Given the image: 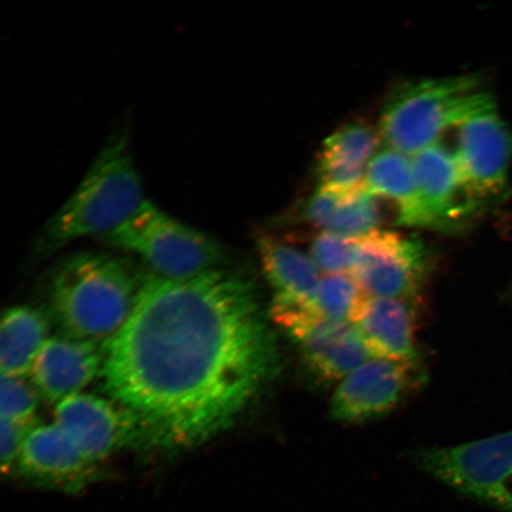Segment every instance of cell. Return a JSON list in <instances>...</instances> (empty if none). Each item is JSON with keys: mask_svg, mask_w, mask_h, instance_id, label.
Segmentation results:
<instances>
[{"mask_svg": "<svg viewBox=\"0 0 512 512\" xmlns=\"http://www.w3.org/2000/svg\"><path fill=\"white\" fill-rule=\"evenodd\" d=\"M100 379L143 441L188 451L228 430L279 373L277 343L246 275L220 268L140 281L104 347Z\"/></svg>", "mask_w": 512, "mask_h": 512, "instance_id": "cell-1", "label": "cell"}, {"mask_svg": "<svg viewBox=\"0 0 512 512\" xmlns=\"http://www.w3.org/2000/svg\"><path fill=\"white\" fill-rule=\"evenodd\" d=\"M145 201L130 134L115 132L72 196L44 223L36 252L47 255L87 236L100 239L130 219Z\"/></svg>", "mask_w": 512, "mask_h": 512, "instance_id": "cell-2", "label": "cell"}, {"mask_svg": "<svg viewBox=\"0 0 512 512\" xmlns=\"http://www.w3.org/2000/svg\"><path fill=\"white\" fill-rule=\"evenodd\" d=\"M140 281L123 259L75 254L62 261L51 277V312L63 335L102 348L130 317Z\"/></svg>", "mask_w": 512, "mask_h": 512, "instance_id": "cell-3", "label": "cell"}, {"mask_svg": "<svg viewBox=\"0 0 512 512\" xmlns=\"http://www.w3.org/2000/svg\"><path fill=\"white\" fill-rule=\"evenodd\" d=\"M491 100L476 75L403 83L384 102L381 137L389 149L414 157Z\"/></svg>", "mask_w": 512, "mask_h": 512, "instance_id": "cell-4", "label": "cell"}, {"mask_svg": "<svg viewBox=\"0 0 512 512\" xmlns=\"http://www.w3.org/2000/svg\"><path fill=\"white\" fill-rule=\"evenodd\" d=\"M107 245L136 254L166 279H189L226 268V249L200 230L146 200L130 219L100 238Z\"/></svg>", "mask_w": 512, "mask_h": 512, "instance_id": "cell-5", "label": "cell"}, {"mask_svg": "<svg viewBox=\"0 0 512 512\" xmlns=\"http://www.w3.org/2000/svg\"><path fill=\"white\" fill-rule=\"evenodd\" d=\"M416 465L459 494L512 512V431L458 446L425 448Z\"/></svg>", "mask_w": 512, "mask_h": 512, "instance_id": "cell-6", "label": "cell"}, {"mask_svg": "<svg viewBox=\"0 0 512 512\" xmlns=\"http://www.w3.org/2000/svg\"><path fill=\"white\" fill-rule=\"evenodd\" d=\"M271 317L319 380L342 381L370 357L354 324L325 317L312 303L274 298Z\"/></svg>", "mask_w": 512, "mask_h": 512, "instance_id": "cell-7", "label": "cell"}, {"mask_svg": "<svg viewBox=\"0 0 512 512\" xmlns=\"http://www.w3.org/2000/svg\"><path fill=\"white\" fill-rule=\"evenodd\" d=\"M430 270L424 242L376 229L358 239L350 273L366 296L418 303Z\"/></svg>", "mask_w": 512, "mask_h": 512, "instance_id": "cell-8", "label": "cell"}, {"mask_svg": "<svg viewBox=\"0 0 512 512\" xmlns=\"http://www.w3.org/2000/svg\"><path fill=\"white\" fill-rule=\"evenodd\" d=\"M454 151L467 194L479 208L503 194L512 160V133L495 100L472 113L458 127Z\"/></svg>", "mask_w": 512, "mask_h": 512, "instance_id": "cell-9", "label": "cell"}, {"mask_svg": "<svg viewBox=\"0 0 512 512\" xmlns=\"http://www.w3.org/2000/svg\"><path fill=\"white\" fill-rule=\"evenodd\" d=\"M53 421L96 465L143 441L136 419L125 408L93 394L81 393L57 403Z\"/></svg>", "mask_w": 512, "mask_h": 512, "instance_id": "cell-10", "label": "cell"}, {"mask_svg": "<svg viewBox=\"0 0 512 512\" xmlns=\"http://www.w3.org/2000/svg\"><path fill=\"white\" fill-rule=\"evenodd\" d=\"M100 475L99 465L92 463L54 421L37 422L23 441L17 476L31 483L78 494Z\"/></svg>", "mask_w": 512, "mask_h": 512, "instance_id": "cell-11", "label": "cell"}, {"mask_svg": "<svg viewBox=\"0 0 512 512\" xmlns=\"http://www.w3.org/2000/svg\"><path fill=\"white\" fill-rule=\"evenodd\" d=\"M416 364L374 358L343 379L332 396L336 421L361 424L388 414L412 388Z\"/></svg>", "mask_w": 512, "mask_h": 512, "instance_id": "cell-12", "label": "cell"}, {"mask_svg": "<svg viewBox=\"0 0 512 512\" xmlns=\"http://www.w3.org/2000/svg\"><path fill=\"white\" fill-rule=\"evenodd\" d=\"M102 363L99 345L67 335L50 336L38 351L28 380L38 398L56 406L81 394L100 376Z\"/></svg>", "mask_w": 512, "mask_h": 512, "instance_id": "cell-13", "label": "cell"}, {"mask_svg": "<svg viewBox=\"0 0 512 512\" xmlns=\"http://www.w3.org/2000/svg\"><path fill=\"white\" fill-rule=\"evenodd\" d=\"M414 176L425 207L441 232L457 230L478 209L467 194L454 151L437 143L412 157Z\"/></svg>", "mask_w": 512, "mask_h": 512, "instance_id": "cell-14", "label": "cell"}, {"mask_svg": "<svg viewBox=\"0 0 512 512\" xmlns=\"http://www.w3.org/2000/svg\"><path fill=\"white\" fill-rule=\"evenodd\" d=\"M416 305L418 303L409 300L364 294L351 323L355 325L370 357L418 364Z\"/></svg>", "mask_w": 512, "mask_h": 512, "instance_id": "cell-15", "label": "cell"}, {"mask_svg": "<svg viewBox=\"0 0 512 512\" xmlns=\"http://www.w3.org/2000/svg\"><path fill=\"white\" fill-rule=\"evenodd\" d=\"M379 143V134L361 123L345 125L332 133L318 160L319 188L349 192L362 187Z\"/></svg>", "mask_w": 512, "mask_h": 512, "instance_id": "cell-16", "label": "cell"}, {"mask_svg": "<svg viewBox=\"0 0 512 512\" xmlns=\"http://www.w3.org/2000/svg\"><path fill=\"white\" fill-rule=\"evenodd\" d=\"M364 187L395 204L398 226L437 230L416 184L412 157L389 147L379 151L367 166Z\"/></svg>", "mask_w": 512, "mask_h": 512, "instance_id": "cell-17", "label": "cell"}, {"mask_svg": "<svg viewBox=\"0 0 512 512\" xmlns=\"http://www.w3.org/2000/svg\"><path fill=\"white\" fill-rule=\"evenodd\" d=\"M49 337V318L35 307L14 306L0 313V374L28 379Z\"/></svg>", "mask_w": 512, "mask_h": 512, "instance_id": "cell-18", "label": "cell"}, {"mask_svg": "<svg viewBox=\"0 0 512 512\" xmlns=\"http://www.w3.org/2000/svg\"><path fill=\"white\" fill-rule=\"evenodd\" d=\"M256 246L275 298L313 304L320 277L311 258L268 235L259 236Z\"/></svg>", "mask_w": 512, "mask_h": 512, "instance_id": "cell-19", "label": "cell"}, {"mask_svg": "<svg viewBox=\"0 0 512 512\" xmlns=\"http://www.w3.org/2000/svg\"><path fill=\"white\" fill-rule=\"evenodd\" d=\"M380 208L376 197L366 187L341 192L323 232L361 239L377 229Z\"/></svg>", "mask_w": 512, "mask_h": 512, "instance_id": "cell-20", "label": "cell"}, {"mask_svg": "<svg viewBox=\"0 0 512 512\" xmlns=\"http://www.w3.org/2000/svg\"><path fill=\"white\" fill-rule=\"evenodd\" d=\"M363 297L350 273L326 274L319 280L313 305L325 317L351 323Z\"/></svg>", "mask_w": 512, "mask_h": 512, "instance_id": "cell-21", "label": "cell"}, {"mask_svg": "<svg viewBox=\"0 0 512 512\" xmlns=\"http://www.w3.org/2000/svg\"><path fill=\"white\" fill-rule=\"evenodd\" d=\"M41 399L25 377L0 374V415L24 425L37 424Z\"/></svg>", "mask_w": 512, "mask_h": 512, "instance_id": "cell-22", "label": "cell"}, {"mask_svg": "<svg viewBox=\"0 0 512 512\" xmlns=\"http://www.w3.org/2000/svg\"><path fill=\"white\" fill-rule=\"evenodd\" d=\"M356 239L330 232L320 233L311 246V260L326 274L350 273L354 265Z\"/></svg>", "mask_w": 512, "mask_h": 512, "instance_id": "cell-23", "label": "cell"}, {"mask_svg": "<svg viewBox=\"0 0 512 512\" xmlns=\"http://www.w3.org/2000/svg\"><path fill=\"white\" fill-rule=\"evenodd\" d=\"M35 425L19 424L0 415V476L17 475L23 441Z\"/></svg>", "mask_w": 512, "mask_h": 512, "instance_id": "cell-24", "label": "cell"}]
</instances>
